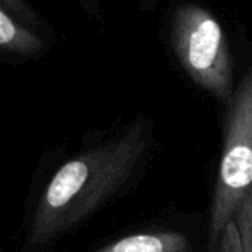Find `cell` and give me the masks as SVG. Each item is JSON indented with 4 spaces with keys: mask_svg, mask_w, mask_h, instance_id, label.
<instances>
[{
    "mask_svg": "<svg viewBox=\"0 0 252 252\" xmlns=\"http://www.w3.org/2000/svg\"><path fill=\"white\" fill-rule=\"evenodd\" d=\"M213 244V252H252V187Z\"/></svg>",
    "mask_w": 252,
    "mask_h": 252,
    "instance_id": "obj_6",
    "label": "cell"
},
{
    "mask_svg": "<svg viewBox=\"0 0 252 252\" xmlns=\"http://www.w3.org/2000/svg\"><path fill=\"white\" fill-rule=\"evenodd\" d=\"M252 187V64L228 104L223 152L209 207V240L214 242Z\"/></svg>",
    "mask_w": 252,
    "mask_h": 252,
    "instance_id": "obj_3",
    "label": "cell"
},
{
    "mask_svg": "<svg viewBox=\"0 0 252 252\" xmlns=\"http://www.w3.org/2000/svg\"><path fill=\"white\" fill-rule=\"evenodd\" d=\"M80 4L88 14H98V0H80Z\"/></svg>",
    "mask_w": 252,
    "mask_h": 252,
    "instance_id": "obj_7",
    "label": "cell"
},
{
    "mask_svg": "<svg viewBox=\"0 0 252 252\" xmlns=\"http://www.w3.org/2000/svg\"><path fill=\"white\" fill-rule=\"evenodd\" d=\"M94 252H192V245L182 231L156 230L126 235Z\"/></svg>",
    "mask_w": 252,
    "mask_h": 252,
    "instance_id": "obj_5",
    "label": "cell"
},
{
    "mask_svg": "<svg viewBox=\"0 0 252 252\" xmlns=\"http://www.w3.org/2000/svg\"><path fill=\"white\" fill-rule=\"evenodd\" d=\"M151 144V123L138 114L111 138L64 162L40 193L23 252L47 247L121 192L140 171Z\"/></svg>",
    "mask_w": 252,
    "mask_h": 252,
    "instance_id": "obj_1",
    "label": "cell"
},
{
    "mask_svg": "<svg viewBox=\"0 0 252 252\" xmlns=\"http://www.w3.org/2000/svg\"><path fill=\"white\" fill-rule=\"evenodd\" d=\"M169 40L183 73L211 97L230 104L237 88L233 63L216 16L199 4L180 5L171 16Z\"/></svg>",
    "mask_w": 252,
    "mask_h": 252,
    "instance_id": "obj_2",
    "label": "cell"
},
{
    "mask_svg": "<svg viewBox=\"0 0 252 252\" xmlns=\"http://www.w3.org/2000/svg\"><path fill=\"white\" fill-rule=\"evenodd\" d=\"M56 32L26 2L0 0V52L16 59H33L56 45Z\"/></svg>",
    "mask_w": 252,
    "mask_h": 252,
    "instance_id": "obj_4",
    "label": "cell"
}]
</instances>
